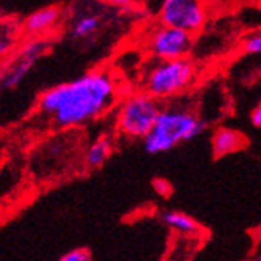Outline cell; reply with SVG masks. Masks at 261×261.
<instances>
[{
	"label": "cell",
	"instance_id": "16",
	"mask_svg": "<svg viewBox=\"0 0 261 261\" xmlns=\"http://www.w3.org/2000/svg\"><path fill=\"white\" fill-rule=\"evenodd\" d=\"M13 49V36L10 32L2 30L0 32V58L8 55V52Z\"/></svg>",
	"mask_w": 261,
	"mask_h": 261
},
{
	"label": "cell",
	"instance_id": "15",
	"mask_svg": "<svg viewBox=\"0 0 261 261\" xmlns=\"http://www.w3.org/2000/svg\"><path fill=\"white\" fill-rule=\"evenodd\" d=\"M60 261H92V258L86 249H75L72 252L66 253L64 256H61Z\"/></svg>",
	"mask_w": 261,
	"mask_h": 261
},
{
	"label": "cell",
	"instance_id": "12",
	"mask_svg": "<svg viewBox=\"0 0 261 261\" xmlns=\"http://www.w3.org/2000/svg\"><path fill=\"white\" fill-rule=\"evenodd\" d=\"M99 27H100V17L96 14H86L74 22L72 32L70 33H72V38L75 39H83L96 33Z\"/></svg>",
	"mask_w": 261,
	"mask_h": 261
},
{
	"label": "cell",
	"instance_id": "9",
	"mask_svg": "<svg viewBox=\"0 0 261 261\" xmlns=\"http://www.w3.org/2000/svg\"><path fill=\"white\" fill-rule=\"evenodd\" d=\"M61 20V10L58 7H44L32 13L23 20V30L29 35H41L57 27Z\"/></svg>",
	"mask_w": 261,
	"mask_h": 261
},
{
	"label": "cell",
	"instance_id": "6",
	"mask_svg": "<svg viewBox=\"0 0 261 261\" xmlns=\"http://www.w3.org/2000/svg\"><path fill=\"white\" fill-rule=\"evenodd\" d=\"M194 47V36L185 32L169 29V27H156L147 38L146 49L153 60L158 61H171L188 58L189 52Z\"/></svg>",
	"mask_w": 261,
	"mask_h": 261
},
{
	"label": "cell",
	"instance_id": "3",
	"mask_svg": "<svg viewBox=\"0 0 261 261\" xmlns=\"http://www.w3.org/2000/svg\"><path fill=\"white\" fill-rule=\"evenodd\" d=\"M197 79V67L191 58L171 61L155 60L142 77V88L156 102H164L180 96L189 89Z\"/></svg>",
	"mask_w": 261,
	"mask_h": 261
},
{
	"label": "cell",
	"instance_id": "10",
	"mask_svg": "<svg viewBox=\"0 0 261 261\" xmlns=\"http://www.w3.org/2000/svg\"><path fill=\"white\" fill-rule=\"evenodd\" d=\"M163 222L181 234H196L202 230L200 224L194 218L185 215L181 211H166L163 215Z\"/></svg>",
	"mask_w": 261,
	"mask_h": 261
},
{
	"label": "cell",
	"instance_id": "8",
	"mask_svg": "<svg viewBox=\"0 0 261 261\" xmlns=\"http://www.w3.org/2000/svg\"><path fill=\"white\" fill-rule=\"evenodd\" d=\"M247 144H249V139L246 138L244 133L228 128V127H219L213 133V138H211L213 155L216 158L243 150L247 147Z\"/></svg>",
	"mask_w": 261,
	"mask_h": 261
},
{
	"label": "cell",
	"instance_id": "14",
	"mask_svg": "<svg viewBox=\"0 0 261 261\" xmlns=\"http://www.w3.org/2000/svg\"><path fill=\"white\" fill-rule=\"evenodd\" d=\"M152 188H153V191L161 197H169L172 194V185L166 178H153Z\"/></svg>",
	"mask_w": 261,
	"mask_h": 261
},
{
	"label": "cell",
	"instance_id": "11",
	"mask_svg": "<svg viewBox=\"0 0 261 261\" xmlns=\"http://www.w3.org/2000/svg\"><path fill=\"white\" fill-rule=\"evenodd\" d=\"M111 149H113V144L108 136L97 138L85 152V164L91 169L100 168V166L108 160Z\"/></svg>",
	"mask_w": 261,
	"mask_h": 261
},
{
	"label": "cell",
	"instance_id": "1",
	"mask_svg": "<svg viewBox=\"0 0 261 261\" xmlns=\"http://www.w3.org/2000/svg\"><path fill=\"white\" fill-rule=\"evenodd\" d=\"M117 85L105 70L91 72L45 89L38 99L39 113L57 128L80 127L103 116L116 102Z\"/></svg>",
	"mask_w": 261,
	"mask_h": 261
},
{
	"label": "cell",
	"instance_id": "7",
	"mask_svg": "<svg viewBox=\"0 0 261 261\" xmlns=\"http://www.w3.org/2000/svg\"><path fill=\"white\" fill-rule=\"evenodd\" d=\"M45 42L44 41H35L25 45V49H22L17 61L10 67V70L5 74V77L2 79V85L5 88H14L17 86L23 79L27 77V74L30 72V69L33 67L36 58L42 54V50L45 49Z\"/></svg>",
	"mask_w": 261,
	"mask_h": 261
},
{
	"label": "cell",
	"instance_id": "17",
	"mask_svg": "<svg viewBox=\"0 0 261 261\" xmlns=\"http://www.w3.org/2000/svg\"><path fill=\"white\" fill-rule=\"evenodd\" d=\"M250 122L255 128L261 127V105H256L250 113Z\"/></svg>",
	"mask_w": 261,
	"mask_h": 261
},
{
	"label": "cell",
	"instance_id": "2",
	"mask_svg": "<svg viewBox=\"0 0 261 261\" xmlns=\"http://www.w3.org/2000/svg\"><path fill=\"white\" fill-rule=\"evenodd\" d=\"M206 122L188 108L161 107V111L147 136L142 139L144 150L150 155L166 153L181 142H188L205 132Z\"/></svg>",
	"mask_w": 261,
	"mask_h": 261
},
{
	"label": "cell",
	"instance_id": "5",
	"mask_svg": "<svg viewBox=\"0 0 261 261\" xmlns=\"http://www.w3.org/2000/svg\"><path fill=\"white\" fill-rule=\"evenodd\" d=\"M158 19L163 27L194 36L203 30L208 20V11L197 0H164L158 8Z\"/></svg>",
	"mask_w": 261,
	"mask_h": 261
},
{
	"label": "cell",
	"instance_id": "13",
	"mask_svg": "<svg viewBox=\"0 0 261 261\" xmlns=\"http://www.w3.org/2000/svg\"><path fill=\"white\" fill-rule=\"evenodd\" d=\"M241 49H243V52L246 55H258L261 52V36H259V32L249 33L243 39Z\"/></svg>",
	"mask_w": 261,
	"mask_h": 261
},
{
	"label": "cell",
	"instance_id": "4",
	"mask_svg": "<svg viewBox=\"0 0 261 261\" xmlns=\"http://www.w3.org/2000/svg\"><path fill=\"white\" fill-rule=\"evenodd\" d=\"M161 107L142 91L130 94L117 110V130L130 139H144L152 130Z\"/></svg>",
	"mask_w": 261,
	"mask_h": 261
}]
</instances>
